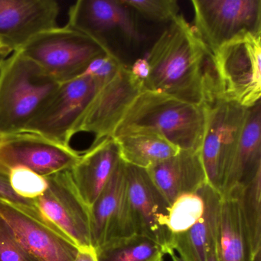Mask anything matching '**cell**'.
Wrapping results in <instances>:
<instances>
[{"instance_id": "6da1fadb", "label": "cell", "mask_w": 261, "mask_h": 261, "mask_svg": "<svg viewBox=\"0 0 261 261\" xmlns=\"http://www.w3.org/2000/svg\"><path fill=\"white\" fill-rule=\"evenodd\" d=\"M146 59L150 72L144 90L204 105L215 80L212 55L182 15L170 22Z\"/></svg>"}, {"instance_id": "7a4b0ae2", "label": "cell", "mask_w": 261, "mask_h": 261, "mask_svg": "<svg viewBox=\"0 0 261 261\" xmlns=\"http://www.w3.org/2000/svg\"><path fill=\"white\" fill-rule=\"evenodd\" d=\"M204 105L144 90L133 102L112 138L134 130H150L181 150L201 151L205 128Z\"/></svg>"}, {"instance_id": "3957f363", "label": "cell", "mask_w": 261, "mask_h": 261, "mask_svg": "<svg viewBox=\"0 0 261 261\" xmlns=\"http://www.w3.org/2000/svg\"><path fill=\"white\" fill-rule=\"evenodd\" d=\"M59 86L22 51L0 56V138L22 132Z\"/></svg>"}, {"instance_id": "277c9868", "label": "cell", "mask_w": 261, "mask_h": 261, "mask_svg": "<svg viewBox=\"0 0 261 261\" xmlns=\"http://www.w3.org/2000/svg\"><path fill=\"white\" fill-rule=\"evenodd\" d=\"M205 128L201 155L207 183L221 194L233 162L248 108L223 97L217 85L204 103Z\"/></svg>"}, {"instance_id": "5b68a950", "label": "cell", "mask_w": 261, "mask_h": 261, "mask_svg": "<svg viewBox=\"0 0 261 261\" xmlns=\"http://www.w3.org/2000/svg\"><path fill=\"white\" fill-rule=\"evenodd\" d=\"M19 51L60 85L79 77L97 58L114 54L67 25L37 35Z\"/></svg>"}, {"instance_id": "8992f818", "label": "cell", "mask_w": 261, "mask_h": 261, "mask_svg": "<svg viewBox=\"0 0 261 261\" xmlns=\"http://www.w3.org/2000/svg\"><path fill=\"white\" fill-rule=\"evenodd\" d=\"M261 36L246 34L220 47L212 54L220 94L246 108L260 101Z\"/></svg>"}, {"instance_id": "52a82bcc", "label": "cell", "mask_w": 261, "mask_h": 261, "mask_svg": "<svg viewBox=\"0 0 261 261\" xmlns=\"http://www.w3.org/2000/svg\"><path fill=\"white\" fill-rule=\"evenodd\" d=\"M192 4L194 30L212 55L243 35L261 36L260 0H192Z\"/></svg>"}, {"instance_id": "ba28073f", "label": "cell", "mask_w": 261, "mask_h": 261, "mask_svg": "<svg viewBox=\"0 0 261 261\" xmlns=\"http://www.w3.org/2000/svg\"><path fill=\"white\" fill-rule=\"evenodd\" d=\"M103 84L94 77H77L61 84L22 132L71 146L77 120Z\"/></svg>"}, {"instance_id": "9c48e42d", "label": "cell", "mask_w": 261, "mask_h": 261, "mask_svg": "<svg viewBox=\"0 0 261 261\" xmlns=\"http://www.w3.org/2000/svg\"><path fill=\"white\" fill-rule=\"evenodd\" d=\"M45 178L46 190L34 200L42 216L79 248L92 247L91 208L76 189L70 169Z\"/></svg>"}, {"instance_id": "30bf717a", "label": "cell", "mask_w": 261, "mask_h": 261, "mask_svg": "<svg viewBox=\"0 0 261 261\" xmlns=\"http://www.w3.org/2000/svg\"><path fill=\"white\" fill-rule=\"evenodd\" d=\"M144 91V84L131 74L123 64L117 74L103 83L77 120L74 135L88 133L93 143L112 137L127 110L137 96Z\"/></svg>"}, {"instance_id": "8fae6325", "label": "cell", "mask_w": 261, "mask_h": 261, "mask_svg": "<svg viewBox=\"0 0 261 261\" xmlns=\"http://www.w3.org/2000/svg\"><path fill=\"white\" fill-rule=\"evenodd\" d=\"M81 152L37 134L21 132L0 138V169L24 167L47 177L71 169Z\"/></svg>"}, {"instance_id": "7c38bea8", "label": "cell", "mask_w": 261, "mask_h": 261, "mask_svg": "<svg viewBox=\"0 0 261 261\" xmlns=\"http://www.w3.org/2000/svg\"><path fill=\"white\" fill-rule=\"evenodd\" d=\"M126 180L134 233L160 244L165 254L175 253L174 236L168 227L169 203L146 169L126 163Z\"/></svg>"}, {"instance_id": "4fadbf2b", "label": "cell", "mask_w": 261, "mask_h": 261, "mask_svg": "<svg viewBox=\"0 0 261 261\" xmlns=\"http://www.w3.org/2000/svg\"><path fill=\"white\" fill-rule=\"evenodd\" d=\"M66 25L111 51L107 42L110 34L120 33L129 42L142 39L134 12L123 0H79L70 7Z\"/></svg>"}, {"instance_id": "5bb4252c", "label": "cell", "mask_w": 261, "mask_h": 261, "mask_svg": "<svg viewBox=\"0 0 261 261\" xmlns=\"http://www.w3.org/2000/svg\"><path fill=\"white\" fill-rule=\"evenodd\" d=\"M54 0H0V47L19 51L37 35L59 27Z\"/></svg>"}, {"instance_id": "9a60e30c", "label": "cell", "mask_w": 261, "mask_h": 261, "mask_svg": "<svg viewBox=\"0 0 261 261\" xmlns=\"http://www.w3.org/2000/svg\"><path fill=\"white\" fill-rule=\"evenodd\" d=\"M91 244L95 250L111 240L134 233L123 160L91 205Z\"/></svg>"}, {"instance_id": "2e32d148", "label": "cell", "mask_w": 261, "mask_h": 261, "mask_svg": "<svg viewBox=\"0 0 261 261\" xmlns=\"http://www.w3.org/2000/svg\"><path fill=\"white\" fill-rule=\"evenodd\" d=\"M0 215L18 241L39 261H73L79 247L48 224L5 200L0 199Z\"/></svg>"}, {"instance_id": "e0dca14e", "label": "cell", "mask_w": 261, "mask_h": 261, "mask_svg": "<svg viewBox=\"0 0 261 261\" xmlns=\"http://www.w3.org/2000/svg\"><path fill=\"white\" fill-rule=\"evenodd\" d=\"M146 171L169 204L181 195L196 193L207 183L201 151L181 149Z\"/></svg>"}, {"instance_id": "ac0fdd59", "label": "cell", "mask_w": 261, "mask_h": 261, "mask_svg": "<svg viewBox=\"0 0 261 261\" xmlns=\"http://www.w3.org/2000/svg\"><path fill=\"white\" fill-rule=\"evenodd\" d=\"M118 146L112 137L93 143L70 169L82 198L91 208L121 161Z\"/></svg>"}, {"instance_id": "d6986e66", "label": "cell", "mask_w": 261, "mask_h": 261, "mask_svg": "<svg viewBox=\"0 0 261 261\" xmlns=\"http://www.w3.org/2000/svg\"><path fill=\"white\" fill-rule=\"evenodd\" d=\"M199 192L204 202L202 216L189 230L174 236L175 252L183 261H207L217 245L222 198L208 183Z\"/></svg>"}, {"instance_id": "ffe728a7", "label": "cell", "mask_w": 261, "mask_h": 261, "mask_svg": "<svg viewBox=\"0 0 261 261\" xmlns=\"http://www.w3.org/2000/svg\"><path fill=\"white\" fill-rule=\"evenodd\" d=\"M221 198L216 247L218 261H261V251L253 248L236 195L229 192Z\"/></svg>"}, {"instance_id": "44dd1931", "label": "cell", "mask_w": 261, "mask_h": 261, "mask_svg": "<svg viewBox=\"0 0 261 261\" xmlns=\"http://www.w3.org/2000/svg\"><path fill=\"white\" fill-rule=\"evenodd\" d=\"M261 172V103L248 108L244 128L221 195L246 186Z\"/></svg>"}, {"instance_id": "7402d4cb", "label": "cell", "mask_w": 261, "mask_h": 261, "mask_svg": "<svg viewBox=\"0 0 261 261\" xmlns=\"http://www.w3.org/2000/svg\"><path fill=\"white\" fill-rule=\"evenodd\" d=\"M113 139L118 146L120 158L125 163L146 170L181 150L153 131H131Z\"/></svg>"}, {"instance_id": "603a6c76", "label": "cell", "mask_w": 261, "mask_h": 261, "mask_svg": "<svg viewBox=\"0 0 261 261\" xmlns=\"http://www.w3.org/2000/svg\"><path fill=\"white\" fill-rule=\"evenodd\" d=\"M96 253L98 261H163L165 255L160 244L137 233L111 240Z\"/></svg>"}, {"instance_id": "cb8c5ba5", "label": "cell", "mask_w": 261, "mask_h": 261, "mask_svg": "<svg viewBox=\"0 0 261 261\" xmlns=\"http://www.w3.org/2000/svg\"><path fill=\"white\" fill-rule=\"evenodd\" d=\"M229 192L238 198L253 248L261 251V172L248 184Z\"/></svg>"}, {"instance_id": "d4e9b609", "label": "cell", "mask_w": 261, "mask_h": 261, "mask_svg": "<svg viewBox=\"0 0 261 261\" xmlns=\"http://www.w3.org/2000/svg\"><path fill=\"white\" fill-rule=\"evenodd\" d=\"M204 202L199 191L181 195L169 206L168 227L173 236L189 230L203 215Z\"/></svg>"}, {"instance_id": "484cf974", "label": "cell", "mask_w": 261, "mask_h": 261, "mask_svg": "<svg viewBox=\"0 0 261 261\" xmlns=\"http://www.w3.org/2000/svg\"><path fill=\"white\" fill-rule=\"evenodd\" d=\"M131 10L151 22H169L179 15L175 0H123Z\"/></svg>"}, {"instance_id": "4316f807", "label": "cell", "mask_w": 261, "mask_h": 261, "mask_svg": "<svg viewBox=\"0 0 261 261\" xmlns=\"http://www.w3.org/2000/svg\"><path fill=\"white\" fill-rule=\"evenodd\" d=\"M10 186L16 195L34 201L48 187L46 178L24 167H17L9 172Z\"/></svg>"}, {"instance_id": "83f0119b", "label": "cell", "mask_w": 261, "mask_h": 261, "mask_svg": "<svg viewBox=\"0 0 261 261\" xmlns=\"http://www.w3.org/2000/svg\"><path fill=\"white\" fill-rule=\"evenodd\" d=\"M0 261H39L20 244L1 215Z\"/></svg>"}, {"instance_id": "f1b7e54d", "label": "cell", "mask_w": 261, "mask_h": 261, "mask_svg": "<svg viewBox=\"0 0 261 261\" xmlns=\"http://www.w3.org/2000/svg\"><path fill=\"white\" fill-rule=\"evenodd\" d=\"M0 199L5 200L12 204L16 205V207L22 209L25 213L33 216V218L39 220L42 222L48 224L51 227L45 218L42 216L40 212L36 207L34 201L32 200L25 199L21 198L19 195L15 193L14 191L12 189L10 186V178H9V173L5 171L0 169ZM54 228V227H53Z\"/></svg>"}, {"instance_id": "f546056e", "label": "cell", "mask_w": 261, "mask_h": 261, "mask_svg": "<svg viewBox=\"0 0 261 261\" xmlns=\"http://www.w3.org/2000/svg\"><path fill=\"white\" fill-rule=\"evenodd\" d=\"M129 70L133 76L140 82H143V84L147 80L150 72V68L146 58L136 60L132 66L129 68Z\"/></svg>"}, {"instance_id": "4dcf8cb0", "label": "cell", "mask_w": 261, "mask_h": 261, "mask_svg": "<svg viewBox=\"0 0 261 261\" xmlns=\"http://www.w3.org/2000/svg\"><path fill=\"white\" fill-rule=\"evenodd\" d=\"M73 261H98L95 249L93 247L79 248V252Z\"/></svg>"}, {"instance_id": "1f68e13d", "label": "cell", "mask_w": 261, "mask_h": 261, "mask_svg": "<svg viewBox=\"0 0 261 261\" xmlns=\"http://www.w3.org/2000/svg\"><path fill=\"white\" fill-rule=\"evenodd\" d=\"M217 245L216 247H214L210 253H209L208 256H207V261H218V256H217ZM171 259L172 261H183L176 253H173L170 254Z\"/></svg>"}, {"instance_id": "d6a6232c", "label": "cell", "mask_w": 261, "mask_h": 261, "mask_svg": "<svg viewBox=\"0 0 261 261\" xmlns=\"http://www.w3.org/2000/svg\"><path fill=\"white\" fill-rule=\"evenodd\" d=\"M7 55L10 54L7 53V51H4V50L1 49V48H0V56H7Z\"/></svg>"}, {"instance_id": "836d02e7", "label": "cell", "mask_w": 261, "mask_h": 261, "mask_svg": "<svg viewBox=\"0 0 261 261\" xmlns=\"http://www.w3.org/2000/svg\"><path fill=\"white\" fill-rule=\"evenodd\" d=\"M0 48H1V49L4 50V48H1V47H0ZM4 51H6V50H4ZM9 54H10V53H9Z\"/></svg>"}]
</instances>
